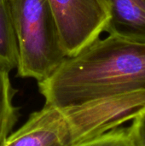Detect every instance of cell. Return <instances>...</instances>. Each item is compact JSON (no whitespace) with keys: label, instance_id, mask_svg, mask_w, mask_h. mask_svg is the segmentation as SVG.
<instances>
[{"label":"cell","instance_id":"1","mask_svg":"<svg viewBox=\"0 0 145 146\" xmlns=\"http://www.w3.org/2000/svg\"><path fill=\"white\" fill-rule=\"evenodd\" d=\"M38 86L45 104L61 110L145 91V38L108 33L65 57Z\"/></svg>","mask_w":145,"mask_h":146},{"label":"cell","instance_id":"2","mask_svg":"<svg viewBox=\"0 0 145 146\" xmlns=\"http://www.w3.org/2000/svg\"><path fill=\"white\" fill-rule=\"evenodd\" d=\"M6 1L18 48L17 75L43 81L66 57L48 0Z\"/></svg>","mask_w":145,"mask_h":146},{"label":"cell","instance_id":"3","mask_svg":"<svg viewBox=\"0 0 145 146\" xmlns=\"http://www.w3.org/2000/svg\"><path fill=\"white\" fill-rule=\"evenodd\" d=\"M63 52L73 56L105 33L111 9L107 0H48Z\"/></svg>","mask_w":145,"mask_h":146},{"label":"cell","instance_id":"4","mask_svg":"<svg viewBox=\"0 0 145 146\" xmlns=\"http://www.w3.org/2000/svg\"><path fill=\"white\" fill-rule=\"evenodd\" d=\"M145 108V91L91 101L62 110L70 126L73 144L91 139L132 121Z\"/></svg>","mask_w":145,"mask_h":146},{"label":"cell","instance_id":"5","mask_svg":"<svg viewBox=\"0 0 145 146\" xmlns=\"http://www.w3.org/2000/svg\"><path fill=\"white\" fill-rule=\"evenodd\" d=\"M70 126L61 109L50 104L33 112L3 146H72Z\"/></svg>","mask_w":145,"mask_h":146},{"label":"cell","instance_id":"6","mask_svg":"<svg viewBox=\"0 0 145 146\" xmlns=\"http://www.w3.org/2000/svg\"><path fill=\"white\" fill-rule=\"evenodd\" d=\"M107 1L111 18L105 33L145 38V0Z\"/></svg>","mask_w":145,"mask_h":146},{"label":"cell","instance_id":"7","mask_svg":"<svg viewBox=\"0 0 145 146\" xmlns=\"http://www.w3.org/2000/svg\"><path fill=\"white\" fill-rule=\"evenodd\" d=\"M18 48L9 9L6 0H0V68L9 73L16 68Z\"/></svg>","mask_w":145,"mask_h":146},{"label":"cell","instance_id":"8","mask_svg":"<svg viewBox=\"0 0 145 146\" xmlns=\"http://www.w3.org/2000/svg\"><path fill=\"white\" fill-rule=\"evenodd\" d=\"M15 94L9 73L0 68V146H3L18 119L17 109L13 104Z\"/></svg>","mask_w":145,"mask_h":146},{"label":"cell","instance_id":"9","mask_svg":"<svg viewBox=\"0 0 145 146\" xmlns=\"http://www.w3.org/2000/svg\"><path fill=\"white\" fill-rule=\"evenodd\" d=\"M72 146H132L128 127H117Z\"/></svg>","mask_w":145,"mask_h":146},{"label":"cell","instance_id":"10","mask_svg":"<svg viewBox=\"0 0 145 146\" xmlns=\"http://www.w3.org/2000/svg\"><path fill=\"white\" fill-rule=\"evenodd\" d=\"M132 121L128 132L132 146H145V108Z\"/></svg>","mask_w":145,"mask_h":146}]
</instances>
